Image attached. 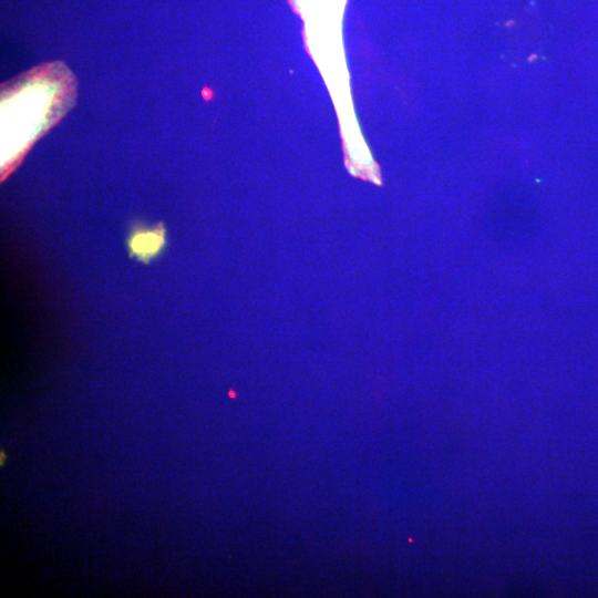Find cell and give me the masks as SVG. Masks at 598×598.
I'll return each instance as SVG.
<instances>
[{"label":"cell","mask_w":598,"mask_h":598,"mask_svg":"<svg viewBox=\"0 0 598 598\" xmlns=\"http://www.w3.org/2000/svg\"><path fill=\"white\" fill-rule=\"evenodd\" d=\"M76 79L61 61L40 64L1 85V178L74 105Z\"/></svg>","instance_id":"obj_1"},{"label":"cell","mask_w":598,"mask_h":598,"mask_svg":"<svg viewBox=\"0 0 598 598\" xmlns=\"http://www.w3.org/2000/svg\"><path fill=\"white\" fill-rule=\"evenodd\" d=\"M128 255L148 264L164 250L166 246V228L159 223L156 226L135 224L126 238Z\"/></svg>","instance_id":"obj_2"}]
</instances>
